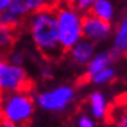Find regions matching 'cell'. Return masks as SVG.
<instances>
[{
    "mask_svg": "<svg viewBox=\"0 0 127 127\" xmlns=\"http://www.w3.org/2000/svg\"><path fill=\"white\" fill-rule=\"evenodd\" d=\"M27 30L36 51L45 60L59 61L66 53L60 44L53 7H45L31 14L27 20Z\"/></svg>",
    "mask_w": 127,
    "mask_h": 127,
    "instance_id": "cell-1",
    "label": "cell"
},
{
    "mask_svg": "<svg viewBox=\"0 0 127 127\" xmlns=\"http://www.w3.org/2000/svg\"><path fill=\"white\" fill-rule=\"evenodd\" d=\"M35 100L29 91L0 94V112L3 119L10 121L18 127H27L35 113Z\"/></svg>",
    "mask_w": 127,
    "mask_h": 127,
    "instance_id": "cell-2",
    "label": "cell"
},
{
    "mask_svg": "<svg viewBox=\"0 0 127 127\" xmlns=\"http://www.w3.org/2000/svg\"><path fill=\"white\" fill-rule=\"evenodd\" d=\"M56 20L60 44L62 49L67 52L83 39V13L71 4H61L56 8Z\"/></svg>",
    "mask_w": 127,
    "mask_h": 127,
    "instance_id": "cell-3",
    "label": "cell"
},
{
    "mask_svg": "<svg viewBox=\"0 0 127 127\" xmlns=\"http://www.w3.org/2000/svg\"><path fill=\"white\" fill-rule=\"evenodd\" d=\"M36 106L48 113H64L77 100V91L70 84H59L39 91L34 96Z\"/></svg>",
    "mask_w": 127,
    "mask_h": 127,
    "instance_id": "cell-4",
    "label": "cell"
},
{
    "mask_svg": "<svg viewBox=\"0 0 127 127\" xmlns=\"http://www.w3.org/2000/svg\"><path fill=\"white\" fill-rule=\"evenodd\" d=\"M30 86L31 80L24 66L0 59V94L29 91Z\"/></svg>",
    "mask_w": 127,
    "mask_h": 127,
    "instance_id": "cell-5",
    "label": "cell"
},
{
    "mask_svg": "<svg viewBox=\"0 0 127 127\" xmlns=\"http://www.w3.org/2000/svg\"><path fill=\"white\" fill-rule=\"evenodd\" d=\"M83 38L88 39L90 42L95 44L104 43L112 36L113 34V25L112 22L104 21L99 17L94 16L92 13L83 14Z\"/></svg>",
    "mask_w": 127,
    "mask_h": 127,
    "instance_id": "cell-6",
    "label": "cell"
},
{
    "mask_svg": "<svg viewBox=\"0 0 127 127\" xmlns=\"http://www.w3.org/2000/svg\"><path fill=\"white\" fill-rule=\"evenodd\" d=\"M96 53V44L90 42L88 39H82L67 51V57L73 65L79 67H86L88 62Z\"/></svg>",
    "mask_w": 127,
    "mask_h": 127,
    "instance_id": "cell-7",
    "label": "cell"
},
{
    "mask_svg": "<svg viewBox=\"0 0 127 127\" xmlns=\"http://www.w3.org/2000/svg\"><path fill=\"white\" fill-rule=\"evenodd\" d=\"M87 106L90 110V115L95 121H104L109 117L110 106H109L108 99L104 92L95 90L92 91L87 97Z\"/></svg>",
    "mask_w": 127,
    "mask_h": 127,
    "instance_id": "cell-8",
    "label": "cell"
},
{
    "mask_svg": "<svg viewBox=\"0 0 127 127\" xmlns=\"http://www.w3.org/2000/svg\"><path fill=\"white\" fill-rule=\"evenodd\" d=\"M45 7H48V4L44 0H12L8 10L24 21Z\"/></svg>",
    "mask_w": 127,
    "mask_h": 127,
    "instance_id": "cell-9",
    "label": "cell"
},
{
    "mask_svg": "<svg viewBox=\"0 0 127 127\" xmlns=\"http://www.w3.org/2000/svg\"><path fill=\"white\" fill-rule=\"evenodd\" d=\"M110 51L117 59L127 55V13L122 16V18L119 20L117 27H115L113 45Z\"/></svg>",
    "mask_w": 127,
    "mask_h": 127,
    "instance_id": "cell-10",
    "label": "cell"
},
{
    "mask_svg": "<svg viewBox=\"0 0 127 127\" xmlns=\"http://www.w3.org/2000/svg\"><path fill=\"white\" fill-rule=\"evenodd\" d=\"M115 60H117V57L113 55V52L110 49L96 52L94 57L91 59V61L88 62V65L86 66V77L88 78L91 75H94V74L104 70V69L112 66Z\"/></svg>",
    "mask_w": 127,
    "mask_h": 127,
    "instance_id": "cell-11",
    "label": "cell"
},
{
    "mask_svg": "<svg viewBox=\"0 0 127 127\" xmlns=\"http://www.w3.org/2000/svg\"><path fill=\"white\" fill-rule=\"evenodd\" d=\"M90 13L104 21L112 22L115 17V8L112 0H96Z\"/></svg>",
    "mask_w": 127,
    "mask_h": 127,
    "instance_id": "cell-12",
    "label": "cell"
},
{
    "mask_svg": "<svg viewBox=\"0 0 127 127\" xmlns=\"http://www.w3.org/2000/svg\"><path fill=\"white\" fill-rule=\"evenodd\" d=\"M17 29L8 26L0 21V52L8 51L16 42Z\"/></svg>",
    "mask_w": 127,
    "mask_h": 127,
    "instance_id": "cell-13",
    "label": "cell"
},
{
    "mask_svg": "<svg viewBox=\"0 0 127 127\" xmlns=\"http://www.w3.org/2000/svg\"><path fill=\"white\" fill-rule=\"evenodd\" d=\"M115 78H117V70L112 65V66L104 69V70H101L99 73L94 74V75L88 77L87 79L95 86H105V84L112 83Z\"/></svg>",
    "mask_w": 127,
    "mask_h": 127,
    "instance_id": "cell-14",
    "label": "cell"
},
{
    "mask_svg": "<svg viewBox=\"0 0 127 127\" xmlns=\"http://www.w3.org/2000/svg\"><path fill=\"white\" fill-rule=\"evenodd\" d=\"M109 117H112L113 127H127V110L119 104L114 105L110 109Z\"/></svg>",
    "mask_w": 127,
    "mask_h": 127,
    "instance_id": "cell-15",
    "label": "cell"
},
{
    "mask_svg": "<svg viewBox=\"0 0 127 127\" xmlns=\"http://www.w3.org/2000/svg\"><path fill=\"white\" fill-rule=\"evenodd\" d=\"M0 21L3 24L8 25V26H12L14 29H18L22 25V20H20L18 17H16L13 13H10L9 10H5V12L0 13Z\"/></svg>",
    "mask_w": 127,
    "mask_h": 127,
    "instance_id": "cell-16",
    "label": "cell"
},
{
    "mask_svg": "<svg viewBox=\"0 0 127 127\" xmlns=\"http://www.w3.org/2000/svg\"><path fill=\"white\" fill-rule=\"evenodd\" d=\"M96 3V0H74L73 1V7L77 8L80 13H90L92 7H94V4Z\"/></svg>",
    "mask_w": 127,
    "mask_h": 127,
    "instance_id": "cell-17",
    "label": "cell"
},
{
    "mask_svg": "<svg viewBox=\"0 0 127 127\" xmlns=\"http://www.w3.org/2000/svg\"><path fill=\"white\" fill-rule=\"evenodd\" d=\"M77 127H96V123L90 114H80L77 119Z\"/></svg>",
    "mask_w": 127,
    "mask_h": 127,
    "instance_id": "cell-18",
    "label": "cell"
},
{
    "mask_svg": "<svg viewBox=\"0 0 127 127\" xmlns=\"http://www.w3.org/2000/svg\"><path fill=\"white\" fill-rule=\"evenodd\" d=\"M10 62H13L16 64V65H24L25 64V60H26V57H25V53L22 51H14L12 52V53L9 55V59H8Z\"/></svg>",
    "mask_w": 127,
    "mask_h": 127,
    "instance_id": "cell-19",
    "label": "cell"
},
{
    "mask_svg": "<svg viewBox=\"0 0 127 127\" xmlns=\"http://www.w3.org/2000/svg\"><path fill=\"white\" fill-rule=\"evenodd\" d=\"M40 75L44 80H51L53 78V71H52V69L49 66H44L42 67V70H40Z\"/></svg>",
    "mask_w": 127,
    "mask_h": 127,
    "instance_id": "cell-20",
    "label": "cell"
},
{
    "mask_svg": "<svg viewBox=\"0 0 127 127\" xmlns=\"http://www.w3.org/2000/svg\"><path fill=\"white\" fill-rule=\"evenodd\" d=\"M117 104H119L121 106H123L126 110H127V91L123 92V94L118 97V102Z\"/></svg>",
    "mask_w": 127,
    "mask_h": 127,
    "instance_id": "cell-21",
    "label": "cell"
},
{
    "mask_svg": "<svg viewBox=\"0 0 127 127\" xmlns=\"http://www.w3.org/2000/svg\"><path fill=\"white\" fill-rule=\"evenodd\" d=\"M10 3H12V0H0V13L8 10L10 7Z\"/></svg>",
    "mask_w": 127,
    "mask_h": 127,
    "instance_id": "cell-22",
    "label": "cell"
},
{
    "mask_svg": "<svg viewBox=\"0 0 127 127\" xmlns=\"http://www.w3.org/2000/svg\"><path fill=\"white\" fill-rule=\"evenodd\" d=\"M3 127H18L16 123L10 122V121H7V119H3Z\"/></svg>",
    "mask_w": 127,
    "mask_h": 127,
    "instance_id": "cell-23",
    "label": "cell"
},
{
    "mask_svg": "<svg viewBox=\"0 0 127 127\" xmlns=\"http://www.w3.org/2000/svg\"><path fill=\"white\" fill-rule=\"evenodd\" d=\"M44 1L48 4V7H53L56 3H59V0H44Z\"/></svg>",
    "mask_w": 127,
    "mask_h": 127,
    "instance_id": "cell-24",
    "label": "cell"
},
{
    "mask_svg": "<svg viewBox=\"0 0 127 127\" xmlns=\"http://www.w3.org/2000/svg\"><path fill=\"white\" fill-rule=\"evenodd\" d=\"M61 4H73L74 0H59Z\"/></svg>",
    "mask_w": 127,
    "mask_h": 127,
    "instance_id": "cell-25",
    "label": "cell"
},
{
    "mask_svg": "<svg viewBox=\"0 0 127 127\" xmlns=\"http://www.w3.org/2000/svg\"><path fill=\"white\" fill-rule=\"evenodd\" d=\"M0 127H3V115H1V112H0Z\"/></svg>",
    "mask_w": 127,
    "mask_h": 127,
    "instance_id": "cell-26",
    "label": "cell"
}]
</instances>
